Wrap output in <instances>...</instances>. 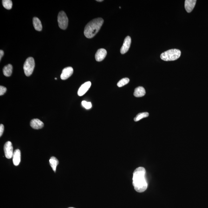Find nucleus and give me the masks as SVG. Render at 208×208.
Masks as SVG:
<instances>
[{"label":"nucleus","instance_id":"nucleus-4","mask_svg":"<svg viewBox=\"0 0 208 208\" xmlns=\"http://www.w3.org/2000/svg\"><path fill=\"white\" fill-rule=\"evenodd\" d=\"M35 67V61L33 58L29 57L26 59L24 65L25 74L27 76L31 75Z\"/></svg>","mask_w":208,"mask_h":208},{"label":"nucleus","instance_id":"nucleus-9","mask_svg":"<svg viewBox=\"0 0 208 208\" xmlns=\"http://www.w3.org/2000/svg\"><path fill=\"white\" fill-rule=\"evenodd\" d=\"M73 73V69L71 67H68L62 70L61 75V78L62 80H66L68 79L72 75Z\"/></svg>","mask_w":208,"mask_h":208},{"label":"nucleus","instance_id":"nucleus-12","mask_svg":"<svg viewBox=\"0 0 208 208\" xmlns=\"http://www.w3.org/2000/svg\"><path fill=\"white\" fill-rule=\"evenodd\" d=\"M30 126L35 129L38 130L43 127L44 124L38 119H34L31 121Z\"/></svg>","mask_w":208,"mask_h":208},{"label":"nucleus","instance_id":"nucleus-20","mask_svg":"<svg viewBox=\"0 0 208 208\" xmlns=\"http://www.w3.org/2000/svg\"><path fill=\"white\" fill-rule=\"evenodd\" d=\"M130 80L128 78H124L120 80L117 83L118 87H121L125 85L129 82Z\"/></svg>","mask_w":208,"mask_h":208},{"label":"nucleus","instance_id":"nucleus-13","mask_svg":"<svg viewBox=\"0 0 208 208\" xmlns=\"http://www.w3.org/2000/svg\"><path fill=\"white\" fill-rule=\"evenodd\" d=\"M12 157L14 165L18 166L21 162V153L19 150L16 149L14 151Z\"/></svg>","mask_w":208,"mask_h":208},{"label":"nucleus","instance_id":"nucleus-1","mask_svg":"<svg viewBox=\"0 0 208 208\" xmlns=\"http://www.w3.org/2000/svg\"><path fill=\"white\" fill-rule=\"evenodd\" d=\"M145 174L146 171L143 167L138 168L133 172V185L135 189L138 192H144L147 188L148 184Z\"/></svg>","mask_w":208,"mask_h":208},{"label":"nucleus","instance_id":"nucleus-3","mask_svg":"<svg viewBox=\"0 0 208 208\" xmlns=\"http://www.w3.org/2000/svg\"><path fill=\"white\" fill-rule=\"evenodd\" d=\"M181 52L178 49H171L164 52L161 54L162 60L165 61H173L178 59L180 56Z\"/></svg>","mask_w":208,"mask_h":208},{"label":"nucleus","instance_id":"nucleus-8","mask_svg":"<svg viewBox=\"0 0 208 208\" xmlns=\"http://www.w3.org/2000/svg\"><path fill=\"white\" fill-rule=\"evenodd\" d=\"M92 83L90 81L85 83L82 85L79 89L78 92V94L79 96H81L85 94L87 91L90 87Z\"/></svg>","mask_w":208,"mask_h":208},{"label":"nucleus","instance_id":"nucleus-16","mask_svg":"<svg viewBox=\"0 0 208 208\" xmlns=\"http://www.w3.org/2000/svg\"><path fill=\"white\" fill-rule=\"evenodd\" d=\"M12 66L9 64L5 66L3 69V74L6 76L9 77L11 75L12 72Z\"/></svg>","mask_w":208,"mask_h":208},{"label":"nucleus","instance_id":"nucleus-6","mask_svg":"<svg viewBox=\"0 0 208 208\" xmlns=\"http://www.w3.org/2000/svg\"><path fill=\"white\" fill-rule=\"evenodd\" d=\"M4 152L6 158L10 159L13 155V148L12 144L10 141H7L4 145Z\"/></svg>","mask_w":208,"mask_h":208},{"label":"nucleus","instance_id":"nucleus-23","mask_svg":"<svg viewBox=\"0 0 208 208\" xmlns=\"http://www.w3.org/2000/svg\"><path fill=\"white\" fill-rule=\"evenodd\" d=\"M4 126L2 124H1L0 125V137L2 136L3 134V131H4Z\"/></svg>","mask_w":208,"mask_h":208},{"label":"nucleus","instance_id":"nucleus-24","mask_svg":"<svg viewBox=\"0 0 208 208\" xmlns=\"http://www.w3.org/2000/svg\"><path fill=\"white\" fill-rule=\"evenodd\" d=\"M3 54H4V52H3V51L1 50V51H0V60H1V59H2V57H3Z\"/></svg>","mask_w":208,"mask_h":208},{"label":"nucleus","instance_id":"nucleus-21","mask_svg":"<svg viewBox=\"0 0 208 208\" xmlns=\"http://www.w3.org/2000/svg\"><path fill=\"white\" fill-rule=\"evenodd\" d=\"M82 106L86 109H89L92 108V104L90 102H87L85 101H83L81 103Z\"/></svg>","mask_w":208,"mask_h":208},{"label":"nucleus","instance_id":"nucleus-7","mask_svg":"<svg viewBox=\"0 0 208 208\" xmlns=\"http://www.w3.org/2000/svg\"><path fill=\"white\" fill-rule=\"evenodd\" d=\"M132 40L130 37L128 36L124 40L123 44L120 49V52L121 54H124L128 51L130 47Z\"/></svg>","mask_w":208,"mask_h":208},{"label":"nucleus","instance_id":"nucleus-27","mask_svg":"<svg viewBox=\"0 0 208 208\" xmlns=\"http://www.w3.org/2000/svg\"><path fill=\"white\" fill-rule=\"evenodd\" d=\"M73 208V207H69V208Z\"/></svg>","mask_w":208,"mask_h":208},{"label":"nucleus","instance_id":"nucleus-11","mask_svg":"<svg viewBox=\"0 0 208 208\" xmlns=\"http://www.w3.org/2000/svg\"><path fill=\"white\" fill-rule=\"evenodd\" d=\"M196 0H186L185 2V8L187 12H191L196 5Z\"/></svg>","mask_w":208,"mask_h":208},{"label":"nucleus","instance_id":"nucleus-10","mask_svg":"<svg viewBox=\"0 0 208 208\" xmlns=\"http://www.w3.org/2000/svg\"><path fill=\"white\" fill-rule=\"evenodd\" d=\"M107 55V51L104 49H100L97 51L95 54V59L96 61L100 62L103 61Z\"/></svg>","mask_w":208,"mask_h":208},{"label":"nucleus","instance_id":"nucleus-18","mask_svg":"<svg viewBox=\"0 0 208 208\" xmlns=\"http://www.w3.org/2000/svg\"><path fill=\"white\" fill-rule=\"evenodd\" d=\"M2 3L3 7L6 9L10 10L12 8V1L10 0H3Z\"/></svg>","mask_w":208,"mask_h":208},{"label":"nucleus","instance_id":"nucleus-17","mask_svg":"<svg viewBox=\"0 0 208 208\" xmlns=\"http://www.w3.org/2000/svg\"><path fill=\"white\" fill-rule=\"evenodd\" d=\"M49 163H50L51 166L53 168V171L55 172L56 171L57 166L59 164L58 160L55 157H52L49 159Z\"/></svg>","mask_w":208,"mask_h":208},{"label":"nucleus","instance_id":"nucleus-19","mask_svg":"<svg viewBox=\"0 0 208 208\" xmlns=\"http://www.w3.org/2000/svg\"><path fill=\"white\" fill-rule=\"evenodd\" d=\"M148 116L149 113L147 112L139 113L134 118V121H139V120L144 119V118L147 117Z\"/></svg>","mask_w":208,"mask_h":208},{"label":"nucleus","instance_id":"nucleus-14","mask_svg":"<svg viewBox=\"0 0 208 208\" xmlns=\"http://www.w3.org/2000/svg\"><path fill=\"white\" fill-rule=\"evenodd\" d=\"M146 93L144 87H139L135 89L134 95L136 97H141L145 96Z\"/></svg>","mask_w":208,"mask_h":208},{"label":"nucleus","instance_id":"nucleus-22","mask_svg":"<svg viewBox=\"0 0 208 208\" xmlns=\"http://www.w3.org/2000/svg\"><path fill=\"white\" fill-rule=\"evenodd\" d=\"M7 91V88L3 86H0V95H3L6 93Z\"/></svg>","mask_w":208,"mask_h":208},{"label":"nucleus","instance_id":"nucleus-25","mask_svg":"<svg viewBox=\"0 0 208 208\" xmlns=\"http://www.w3.org/2000/svg\"><path fill=\"white\" fill-rule=\"evenodd\" d=\"M98 1V2H102V1H103V0H97V1Z\"/></svg>","mask_w":208,"mask_h":208},{"label":"nucleus","instance_id":"nucleus-26","mask_svg":"<svg viewBox=\"0 0 208 208\" xmlns=\"http://www.w3.org/2000/svg\"><path fill=\"white\" fill-rule=\"evenodd\" d=\"M55 80H57V78H55Z\"/></svg>","mask_w":208,"mask_h":208},{"label":"nucleus","instance_id":"nucleus-2","mask_svg":"<svg viewBox=\"0 0 208 208\" xmlns=\"http://www.w3.org/2000/svg\"><path fill=\"white\" fill-rule=\"evenodd\" d=\"M104 22L103 19L97 18L92 20L85 27L84 35L87 38L94 37L101 29Z\"/></svg>","mask_w":208,"mask_h":208},{"label":"nucleus","instance_id":"nucleus-5","mask_svg":"<svg viewBox=\"0 0 208 208\" xmlns=\"http://www.w3.org/2000/svg\"><path fill=\"white\" fill-rule=\"evenodd\" d=\"M58 21L59 27L62 29H66L68 27V19L64 12L61 11L59 12L58 17Z\"/></svg>","mask_w":208,"mask_h":208},{"label":"nucleus","instance_id":"nucleus-15","mask_svg":"<svg viewBox=\"0 0 208 208\" xmlns=\"http://www.w3.org/2000/svg\"><path fill=\"white\" fill-rule=\"evenodd\" d=\"M33 24L35 30L37 31H41L42 30V23L40 19L37 17H34L33 19Z\"/></svg>","mask_w":208,"mask_h":208}]
</instances>
